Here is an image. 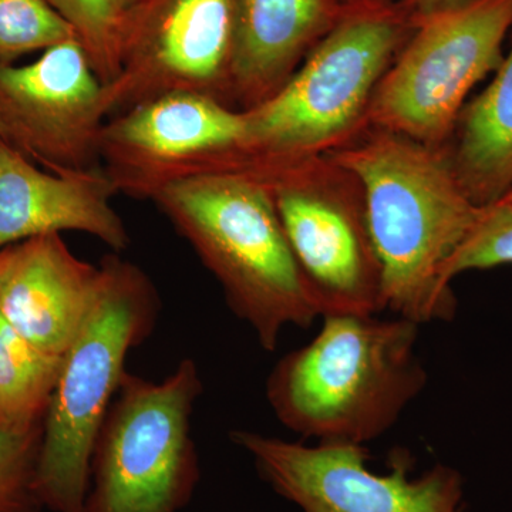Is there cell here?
Returning <instances> with one entry per match:
<instances>
[{
	"label": "cell",
	"mask_w": 512,
	"mask_h": 512,
	"mask_svg": "<svg viewBox=\"0 0 512 512\" xmlns=\"http://www.w3.org/2000/svg\"><path fill=\"white\" fill-rule=\"evenodd\" d=\"M70 26L100 82L120 73L121 12L117 0H46Z\"/></svg>",
	"instance_id": "cell-18"
},
{
	"label": "cell",
	"mask_w": 512,
	"mask_h": 512,
	"mask_svg": "<svg viewBox=\"0 0 512 512\" xmlns=\"http://www.w3.org/2000/svg\"><path fill=\"white\" fill-rule=\"evenodd\" d=\"M43 423L0 424V512H40L36 471Z\"/></svg>",
	"instance_id": "cell-19"
},
{
	"label": "cell",
	"mask_w": 512,
	"mask_h": 512,
	"mask_svg": "<svg viewBox=\"0 0 512 512\" xmlns=\"http://www.w3.org/2000/svg\"><path fill=\"white\" fill-rule=\"evenodd\" d=\"M256 175L274 195L286 238L322 316L384 311L382 269L355 175L328 154L268 158Z\"/></svg>",
	"instance_id": "cell-8"
},
{
	"label": "cell",
	"mask_w": 512,
	"mask_h": 512,
	"mask_svg": "<svg viewBox=\"0 0 512 512\" xmlns=\"http://www.w3.org/2000/svg\"><path fill=\"white\" fill-rule=\"evenodd\" d=\"M231 440L302 512H463V480L443 464L412 477L410 457L397 454L392 471L377 474L366 446H306L248 430L231 431Z\"/></svg>",
	"instance_id": "cell-9"
},
{
	"label": "cell",
	"mask_w": 512,
	"mask_h": 512,
	"mask_svg": "<svg viewBox=\"0 0 512 512\" xmlns=\"http://www.w3.org/2000/svg\"><path fill=\"white\" fill-rule=\"evenodd\" d=\"M12 247L0 251V275H2V272L5 271L6 265H8L10 259V252H12Z\"/></svg>",
	"instance_id": "cell-23"
},
{
	"label": "cell",
	"mask_w": 512,
	"mask_h": 512,
	"mask_svg": "<svg viewBox=\"0 0 512 512\" xmlns=\"http://www.w3.org/2000/svg\"><path fill=\"white\" fill-rule=\"evenodd\" d=\"M412 28L402 10L362 3L342 12L291 79L245 110V151L255 157L329 153L367 126L370 101Z\"/></svg>",
	"instance_id": "cell-5"
},
{
	"label": "cell",
	"mask_w": 512,
	"mask_h": 512,
	"mask_svg": "<svg viewBox=\"0 0 512 512\" xmlns=\"http://www.w3.org/2000/svg\"><path fill=\"white\" fill-rule=\"evenodd\" d=\"M104 84L76 39L35 62L0 63V138L52 173L101 168Z\"/></svg>",
	"instance_id": "cell-12"
},
{
	"label": "cell",
	"mask_w": 512,
	"mask_h": 512,
	"mask_svg": "<svg viewBox=\"0 0 512 512\" xmlns=\"http://www.w3.org/2000/svg\"><path fill=\"white\" fill-rule=\"evenodd\" d=\"M204 390L192 359L156 383L126 373L96 443L84 512H178L200 483L191 416Z\"/></svg>",
	"instance_id": "cell-6"
},
{
	"label": "cell",
	"mask_w": 512,
	"mask_h": 512,
	"mask_svg": "<svg viewBox=\"0 0 512 512\" xmlns=\"http://www.w3.org/2000/svg\"><path fill=\"white\" fill-rule=\"evenodd\" d=\"M326 154L355 175L365 195L384 309L419 325L453 318L447 266L483 208L458 183L447 148L366 126Z\"/></svg>",
	"instance_id": "cell-1"
},
{
	"label": "cell",
	"mask_w": 512,
	"mask_h": 512,
	"mask_svg": "<svg viewBox=\"0 0 512 512\" xmlns=\"http://www.w3.org/2000/svg\"><path fill=\"white\" fill-rule=\"evenodd\" d=\"M367 111V126L426 146L450 143L468 93L503 62L512 0H468L410 23Z\"/></svg>",
	"instance_id": "cell-7"
},
{
	"label": "cell",
	"mask_w": 512,
	"mask_h": 512,
	"mask_svg": "<svg viewBox=\"0 0 512 512\" xmlns=\"http://www.w3.org/2000/svg\"><path fill=\"white\" fill-rule=\"evenodd\" d=\"M82 326L63 356L43 420L36 491L52 512H84L94 443L126 373L128 352L156 326L160 302L138 266L109 255Z\"/></svg>",
	"instance_id": "cell-4"
},
{
	"label": "cell",
	"mask_w": 512,
	"mask_h": 512,
	"mask_svg": "<svg viewBox=\"0 0 512 512\" xmlns=\"http://www.w3.org/2000/svg\"><path fill=\"white\" fill-rule=\"evenodd\" d=\"M63 356L30 345L0 315V424L43 423Z\"/></svg>",
	"instance_id": "cell-17"
},
{
	"label": "cell",
	"mask_w": 512,
	"mask_h": 512,
	"mask_svg": "<svg viewBox=\"0 0 512 512\" xmlns=\"http://www.w3.org/2000/svg\"><path fill=\"white\" fill-rule=\"evenodd\" d=\"M346 2L353 3L355 0H346Z\"/></svg>",
	"instance_id": "cell-26"
},
{
	"label": "cell",
	"mask_w": 512,
	"mask_h": 512,
	"mask_svg": "<svg viewBox=\"0 0 512 512\" xmlns=\"http://www.w3.org/2000/svg\"><path fill=\"white\" fill-rule=\"evenodd\" d=\"M339 16L332 0H237L229 100L245 111L271 99Z\"/></svg>",
	"instance_id": "cell-15"
},
{
	"label": "cell",
	"mask_w": 512,
	"mask_h": 512,
	"mask_svg": "<svg viewBox=\"0 0 512 512\" xmlns=\"http://www.w3.org/2000/svg\"><path fill=\"white\" fill-rule=\"evenodd\" d=\"M237 0H138L123 13L120 73L104 86L107 120L164 94L227 104Z\"/></svg>",
	"instance_id": "cell-10"
},
{
	"label": "cell",
	"mask_w": 512,
	"mask_h": 512,
	"mask_svg": "<svg viewBox=\"0 0 512 512\" xmlns=\"http://www.w3.org/2000/svg\"><path fill=\"white\" fill-rule=\"evenodd\" d=\"M221 285L229 309L275 352L282 330L309 328L318 298L258 175L231 170L163 185L150 198Z\"/></svg>",
	"instance_id": "cell-3"
},
{
	"label": "cell",
	"mask_w": 512,
	"mask_h": 512,
	"mask_svg": "<svg viewBox=\"0 0 512 512\" xmlns=\"http://www.w3.org/2000/svg\"><path fill=\"white\" fill-rule=\"evenodd\" d=\"M512 264V204L498 201L483 208L476 227L447 266L448 284L473 269Z\"/></svg>",
	"instance_id": "cell-21"
},
{
	"label": "cell",
	"mask_w": 512,
	"mask_h": 512,
	"mask_svg": "<svg viewBox=\"0 0 512 512\" xmlns=\"http://www.w3.org/2000/svg\"><path fill=\"white\" fill-rule=\"evenodd\" d=\"M468 0H403L402 13L412 23L414 20L426 18L440 10L453 8Z\"/></svg>",
	"instance_id": "cell-22"
},
{
	"label": "cell",
	"mask_w": 512,
	"mask_h": 512,
	"mask_svg": "<svg viewBox=\"0 0 512 512\" xmlns=\"http://www.w3.org/2000/svg\"><path fill=\"white\" fill-rule=\"evenodd\" d=\"M76 39L46 0H0V63Z\"/></svg>",
	"instance_id": "cell-20"
},
{
	"label": "cell",
	"mask_w": 512,
	"mask_h": 512,
	"mask_svg": "<svg viewBox=\"0 0 512 512\" xmlns=\"http://www.w3.org/2000/svg\"><path fill=\"white\" fill-rule=\"evenodd\" d=\"M504 201H508V202H511L512 204V190L510 192H508L507 195H505V197L503 198ZM501 201V200H500Z\"/></svg>",
	"instance_id": "cell-25"
},
{
	"label": "cell",
	"mask_w": 512,
	"mask_h": 512,
	"mask_svg": "<svg viewBox=\"0 0 512 512\" xmlns=\"http://www.w3.org/2000/svg\"><path fill=\"white\" fill-rule=\"evenodd\" d=\"M137 2L138 0H117V5H119L121 12L124 13L128 8H131V6Z\"/></svg>",
	"instance_id": "cell-24"
},
{
	"label": "cell",
	"mask_w": 512,
	"mask_h": 512,
	"mask_svg": "<svg viewBox=\"0 0 512 512\" xmlns=\"http://www.w3.org/2000/svg\"><path fill=\"white\" fill-rule=\"evenodd\" d=\"M419 328L400 316H322L318 335L269 375L272 412L303 439L366 446L392 429L426 386Z\"/></svg>",
	"instance_id": "cell-2"
},
{
	"label": "cell",
	"mask_w": 512,
	"mask_h": 512,
	"mask_svg": "<svg viewBox=\"0 0 512 512\" xmlns=\"http://www.w3.org/2000/svg\"><path fill=\"white\" fill-rule=\"evenodd\" d=\"M119 194L103 168L42 170L0 138V251L43 235L73 231L126 251L130 235L111 205Z\"/></svg>",
	"instance_id": "cell-13"
},
{
	"label": "cell",
	"mask_w": 512,
	"mask_h": 512,
	"mask_svg": "<svg viewBox=\"0 0 512 512\" xmlns=\"http://www.w3.org/2000/svg\"><path fill=\"white\" fill-rule=\"evenodd\" d=\"M100 265L73 254L62 235L13 245L0 275V315L43 353L64 356L92 308Z\"/></svg>",
	"instance_id": "cell-14"
},
{
	"label": "cell",
	"mask_w": 512,
	"mask_h": 512,
	"mask_svg": "<svg viewBox=\"0 0 512 512\" xmlns=\"http://www.w3.org/2000/svg\"><path fill=\"white\" fill-rule=\"evenodd\" d=\"M245 140L244 111L208 94L168 93L106 121L101 168L119 194L150 200L165 184L214 173Z\"/></svg>",
	"instance_id": "cell-11"
},
{
	"label": "cell",
	"mask_w": 512,
	"mask_h": 512,
	"mask_svg": "<svg viewBox=\"0 0 512 512\" xmlns=\"http://www.w3.org/2000/svg\"><path fill=\"white\" fill-rule=\"evenodd\" d=\"M446 148L458 183L478 207L512 190V43L491 83L461 110Z\"/></svg>",
	"instance_id": "cell-16"
}]
</instances>
